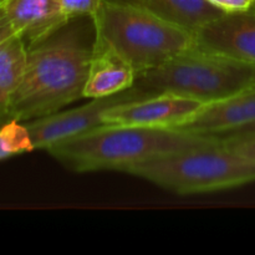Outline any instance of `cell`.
I'll list each match as a JSON object with an SVG mask.
<instances>
[{"label": "cell", "mask_w": 255, "mask_h": 255, "mask_svg": "<svg viewBox=\"0 0 255 255\" xmlns=\"http://www.w3.org/2000/svg\"><path fill=\"white\" fill-rule=\"evenodd\" d=\"M27 46L15 34L0 44V117L9 119V106L24 75Z\"/></svg>", "instance_id": "13"}, {"label": "cell", "mask_w": 255, "mask_h": 255, "mask_svg": "<svg viewBox=\"0 0 255 255\" xmlns=\"http://www.w3.org/2000/svg\"><path fill=\"white\" fill-rule=\"evenodd\" d=\"M15 34L16 32H15L14 27H12L11 22H10L9 17H7L6 12L2 7V0H0V44Z\"/></svg>", "instance_id": "18"}, {"label": "cell", "mask_w": 255, "mask_h": 255, "mask_svg": "<svg viewBox=\"0 0 255 255\" xmlns=\"http://www.w3.org/2000/svg\"><path fill=\"white\" fill-rule=\"evenodd\" d=\"M207 1L226 12L243 11L251 9L255 4V0H207Z\"/></svg>", "instance_id": "17"}, {"label": "cell", "mask_w": 255, "mask_h": 255, "mask_svg": "<svg viewBox=\"0 0 255 255\" xmlns=\"http://www.w3.org/2000/svg\"><path fill=\"white\" fill-rule=\"evenodd\" d=\"M196 46L255 65V4L207 22L196 32Z\"/></svg>", "instance_id": "8"}, {"label": "cell", "mask_w": 255, "mask_h": 255, "mask_svg": "<svg viewBox=\"0 0 255 255\" xmlns=\"http://www.w3.org/2000/svg\"><path fill=\"white\" fill-rule=\"evenodd\" d=\"M151 96L137 87L111 95L101 99H92L84 106L75 107L67 111H59L49 116L40 117L24 122L31 137L34 148L49 149L59 142L66 141L72 137L89 132L96 127L104 126V115L106 110L115 105Z\"/></svg>", "instance_id": "6"}, {"label": "cell", "mask_w": 255, "mask_h": 255, "mask_svg": "<svg viewBox=\"0 0 255 255\" xmlns=\"http://www.w3.org/2000/svg\"><path fill=\"white\" fill-rule=\"evenodd\" d=\"M219 141L226 148L231 149L234 153L255 161V134L254 136L232 137V138H224Z\"/></svg>", "instance_id": "16"}, {"label": "cell", "mask_w": 255, "mask_h": 255, "mask_svg": "<svg viewBox=\"0 0 255 255\" xmlns=\"http://www.w3.org/2000/svg\"><path fill=\"white\" fill-rule=\"evenodd\" d=\"M133 86L147 95L173 94L208 104L254 87L255 65L196 46L137 74Z\"/></svg>", "instance_id": "4"}, {"label": "cell", "mask_w": 255, "mask_h": 255, "mask_svg": "<svg viewBox=\"0 0 255 255\" xmlns=\"http://www.w3.org/2000/svg\"><path fill=\"white\" fill-rule=\"evenodd\" d=\"M2 7L26 46L45 39L71 20L59 0H2Z\"/></svg>", "instance_id": "10"}, {"label": "cell", "mask_w": 255, "mask_h": 255, "mask_svg": "<svg viewBox=\"0 0 255 255\" xmlns=\"http://www.w3.org/2000/svg\"><path fill=\"white\" fill-rule=\"evenodd\" d=\"M255 122V86L218 101L204 104L174 129L217 136Z\"/></svg>", "instance_id": "9"}, {"label": "cell", "mask_w": 255, "mask_h": 255, "mask_svg": "<svg viewBox=\"0 0 255 255\" xmlns=\"http://www.w3.org/2000/svg\"><path fill=\"white\" fill-rule=\"evenodd\" d=\"M203 102L173 94H157L115 105L104 115L105 125L176 128L191 119Z\"/></svg>", "instance_id": "7"}, {"label": "cell", "mask_w": 255, "mask_h": 255, "mask_svg": "<svg viewBox=\"0 0 255 255\" xmlns=\"http://www.w3.org/2000/svg\"><path fill=\"white\" fill-rule=\"evenodd\" d=\"M32 149L34 144L24 122L11 119L0 126V161Z\"/></svg>", "instance_id": "14"}, {"label": "cell", "mask_w": 255, "mask_h": 255, "mask_svg": "<svg viewBox=\"0 0 255 255\" xmlns=\"http://www.w3.org/2000/svg\"><path fill=\"white\" fill-rule=\"evenodd\" d=\"M89 19L74 17L27 46L24 75L10 101V120L26 122L49 116L84 97L96 37Z\"/></svg>", "instance_id": "1"}, {"label": "cell", "mask_w": 255, "mask_h": 255, "mask_svg": "<svg viewBox=\"0 0 255 255\" xmlns=\"http://www.w3.org/2000/svg\"><path fill=\"white\" fill-rule=\"evenodd\" d=\"M6 121H9V120H5V119H1V117H0V126H2V125H4Z\"/></svg>", "instance_id": "20"}, {"label": "cell", "mask_w": 255, "mask_h": 255, "mask_svg": "<svg viewBox=\"0 0 255 255\" xmlns=\"http://www.w3.org/2000/svg\"><path fill=\"white\" fill-rule=\"evenodd\" d=\"M137 72L128 61L95 37L84 97L101 99L131 89Z\"/></svg>", "instance_id": "11"}, {"label": "cell", "mask_w": 255, "mask_h": 255, "mask_svg": "<svg viewBox=\"0 0 255 255\" xmlns=\"http://www.w3.org/2000/svg\"><path fill=\"white\" fill-rule=\"evenodd\" d=\"M126 173L174 193L196 194L255 182V161L234 153L219 142L142 162L127 169Z\"/></svg>", "instance_id": "5"}, {"label": "cell", "mask_w": 255, "mask_h": 255, "mask_svg": "<svg viewBox=\"0 0 255 255\" xmlns=\"http://www.w3.org/2000/svg\"><path fill=\"white\" fill-rule=\"evenodd\" d=\"M96 40L111 47L137 74L196 47V34L141 7L104 0L94 17Z\"/></svg>", "instance_id": "3"}, {"label": "cell", "mask_w": 255, "mask_h": 255, "mask_svg": "<svg viewBox=\"0 0 255 255\" xmlns=\"http://www.w3.org/2000/svg\"><path fill=\"white\" fill-rule=\"evenodd\" d=\"M141 7L196 34L203 25L226 14L207 0H110Z\"/></svg>", "instance_id": "12"}, {"label": "cell", "mask_w": 255, "mask_h": 255, "mask_svg": "<svg viewBox=\"0 0 255 255\" xmlns=\"http://www.w3.org/2000/svg\"><path fill=\"white\" fill-rule=\"evenodd\" d=\"M219 142L217 137L174 128L104 125L59 142L47 152L75 172H126L149 159L204 148Z\"/></svg>", "instance_id": "2"}, {"label": "cell", "mask_w": 255, "mask_h": 255, "mask_svg": "<svg viewBox=\"0 0 255 255\" xmlns=\"http://www.w3.org/2000/svg\"><path fill=\"white\" fill-rule=\"evenodd\" d=\"M70 19L79 16L94 17L104 0H59Z\"/></svg>", "instance_id": "15"}, {"label": "cell", "mask_w": 255, "mask_h": 255, "mask_svg": "<svg viewBox=\"0 0 255 255\" xmlns=\"http://www.w3.org/2000/svg\"><path fill=\"white\" fill-rule=\"evenodd\" d=\"M255 134V122L253 124L246 125V126L238 127V128H234L232 131L224 132V133L217 134V138L224 139V138H232V137H242V136H254Z\"/></svg>", "instance_id": "19"}]
</instances>
